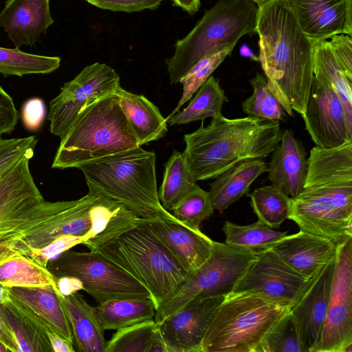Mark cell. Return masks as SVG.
I'll return each mask as SVG.
<instances>
[{"label":"cell","instance_id":"obj_1","mask_svg":"<svg viewBox=\"0 0 352 352\" xmlns=\"http://www.w3.org/2000/svg\"><path fill=\"white\" fill-rule=\"evenodd\" d=\"M289 219L337 245L352 237L351 142L310 150L303 188L290 197Z\"/></svg>","mask_w":352,"mask_h":352},{"label":"cell","instance_id":"obj_2","mask_svg":"<svg viewBox=\"0 0 352 352\" xmlns=\"http://www.w3.org/2000/svg\"><path fill=\"white\" fill-rule=\"evenodd\" d=\"M258 61L267 85L286 113L302 114L314 76V44L302 32L288 0L259 7Z\"/></svg>","mask_w":352,"mask_h":352},{"label":"cell","instance_id":"obj_3","mask_svg":"<svg viewBox=\"0 0 352 352\" xmlns=\"http://www.w3.org/2000/svg\"><path fill=\"white\" fill-rule=\"evenodd\" d=\"M146 219L120 208L102 230L83 244L139 281L157 309L179 290L190 274L153 234Z\"/></svg>","mask_w":352,"mask_h":352},{"label":"cell","instance_id":"obj_4","mask_svg":"<svg viewBox=\"0 0 352 352\" xmlns=\"http://www.w3.org/2000/svg\"><path fill=\"white\" fill-rule=\"evenodd\" d=\"M280 121L217 114L184 136L186 162L196 181L215 178L234 165L266 158L281 139Z\"/></svg>","mask_w":352,"mask_h":352},{"label":"cell","instance_id":"obj_5","mask_svg":"<svg viewBox=\"0 0 352 352\" xmlns=\"http://www.w3.org/2000/svg\"><path fill=\"white\" fill-rule=\"evenodd\" d=\"M77 168L82 172L88 189L112 200L133 215L179 221L160 203L153 151L137 146L83 164Z\"/></svg>","mask_w":352,"mask_h":352},{"label":"cell","instance_id":"obj_6","mask_svg":"<svg viewBox=\"0 0 352 352\" xmlns=\"http://www.w3.org/2000/svg\"><path fill=\"white\" fill-rule=\"evenodd\" d=\"M52 168L65 169L140 146L116 93L87 103L60 138Z\"/></svg>","mask_w":352,"mask_h":352},{"label":"cell","instance_id":"obj_7","mask_svg":"<svg viewBox=\"0 0 352 352\" xmlns=\"http://www.w3.org/2000/svg\"><path fill=\"white\" fill-rule=\"evenodd\" d=\"M259 6L252 0H219L205 11L192 30L175 45L166 59L170 83L175 85L204 56L234 48L244 35L256 32Z\"/></svg>","mask_w":352,"mask_h":352},{"label":"cell","instance_id":"obj_8","mask_svg":"<svg viewBox=\"0 0 352 352\" xmlns=\"http://www.w3.org/2000/svg\"><path fill=\"white\" fill-rule=\"evenodd\" d=\"M290 307L258 293H230L216 309L201 352H256L267 331Z\"/></svg>","mask_w":352,"mask_h":352},{"label":"cell","instance_id":"obj_9","mask_svg":"<svg viewBox=\"0 0 352 352\" xmlns=\"http://www.w3.org/2000/svg\"><path fill=\"white\" fill-rule=\"evenodd\" d=\"M31 158L21 159L0 177V264L22 255L21 239L68 204L45 200L30 172Z\"/></svg>","mask_w":352,"mask_h":352},{"label":"cell","instance_id":"obj_10","mask_svg":"<svg viewBox=\"0 0 352 352\" xmlns=\"http://www.w3.org/2000/svg\"><path fill=\"white\" fill-rule=\"evenodd\" d=\"M260 253L214 241L208 258L190 275L171 298L156 309L155 322L194 300L227 296Z\"/></svg>","mask_w":352,"mask_h":352},{"label":"cell","instance_id":"obj_11","mask_svg":"<svg viewBox=\"0 0 352 352\" xmlns=\"http://www.w3.org/2000/svg\"><path fill=\"white\" fill-rule=\"evenodd\" d=\"M47 268L56 278H78L82 289L98 303L118 298H151L135 278L93 251L67 250L50 260Z\"/></svg>","mask_w":352,"mask_h":352},{"label":"cell","instance_id":"obj_12","mask_svg":"<svg viewBox=\"0 0 352 352\" xmlns=\"http://www.w3.org/2000/svg\"><path fill=\"white\" fill-rule=\"evenodd\" d=\"M120 79L115 69L105 63H95L84 67L50 102L47 118L50 133L61 138L87 103L116 93L120 87Z\"/></svg>","mask_w":352,"mask_h":352},{"label":"cell","instance_id":"obj_13","mask_svg":"<svg viewBox=\"0 0 352 352\" xmlns=\"http://www.w3.org/2000/svg\"><path fill=\"white\" fill-rule=\"evenodd\" d=\"M317 352H352V237L338 245L327 313Z\"/></svg>","mask_w":352,"mask_h":352},{"label":"cell","instance_id":"obj_14","mask_svg":"<svg viewBox=\"0 0 352 352\" xmlns=\"http://www.w3.org/2000/svg\"><path fill=\"white\" fill-rule=\"evenodd\" d=\"M311 279L295 270L270 249L258 255L232 292L258 293L291 309Z\"/></svg>","mask_w":352,"mask_h":352},{"label":"cell","instance_id":"obj_15","mask_svg":"<svg viewBox=\"0 0 352 352\" xmlns=\"http://www.w3.org/2000/svg\"><path fill=\"white\" fill-rule=\"evenodd\" d=\"M314 74L305 109L300 115L306 131L316 146L324 148L352 142L341 100L323 76Z\"/></svg>","mask_w":352,"mask_h":352},{"label":"cell","instance_id":"obj_16","mask_svg":"<svg viewBox=\"0 0 352 352\" xmlns=\"http://www.w3.org/2000/svg\"><path fill=\"white\" fill-rule=\"evenodd\" d=\"M225 297L194 300L157 323L168 352H201L204 335Z\"/></svg>","mask_w":352,"mask_h":352},{"label":"cell","instance_id":"obj_17","mask_svg":"<svg viewBox=\"0 0 352 352\" xmlns=\"http://www.w3.org/2000/svg\"><path fill=\"white\" fill-rule=\"evenodd\" d=\"M300 28L315 43L332 36H352V0H288Z\"/></svg>","mask_w":352,"mask_h":352},{"label":"cell","instance_id":"obj_18","mask_svg":"<svg viewBox=\"0 0 352 352\" xmlns=\"http://www.w3.org/2000/svg\"><path fill=\"white\" fill-rule=\"evenodd\" d=\"M335 261L312 278L305 293L289 310L307 352H317L327 313Z\"/></svg>","mask_w":352,"mask_h":352},{"label":"cell","instance_id":"obj_19","mask_svg":"<svg viewBox=\"0 0 352 352\" xmlns=\"http://www.w3.org/2000/svg\"><path fill=\"white\" fill-rule=\"evenodd\" d=\"M146 221L153 234L190 275L210 256L214 241L201 230L162 217Z\"/></svg>","mask_w":352,"mask_h":352},{"label":"cell","instance_id":"obj_20","mask_svg":"<svg viewBox=\"0 0 352 352\" xmlns=\"http://www.w3.org/2000/svg\"><path fill=\"white\" fill-rule=\"evenodd\" d=\"M54 22L50 0H6L0 12V28L19 49L38 42Z\"/></svg>","mask_w":352,"mask_h":352},{"label":"cell","instance_id":"obj_21","mask_svg":"<svg viewBox=\"0 0 352 352\" xmlns=\"http://www.w3.org/2000/svg\"><path fill=\"white\" fill-rule=\"evenodd\" d=\"M338 245L327 239L300 230L286 235L271 250L295 270L311 278L336 260Z\"/></svg>","mask_w":352,"mask_h":352},{"label":"cell","instance_id":"obj_22","mask_svg":"<svg viewBox=\"0 0 352 352\" xmlns=\"http://www.w3.org/2000/svg\"><path fill=\"white\" fill-rule=\"evenodd\" d=\"M307 172L305 147L292 129L282 131L281 139L272 152L267 179L273 186L291 197L302 190Z\"/></svg>","mask_w":352,"mask_h":352},{"label":"cell","instance_id":"obj_23","mask_svg":"<svg viewBox=\"0 0 352 352\" xmlns=\"http://www.w3.org/2000/svg\"><path fill=\"white\" fill-rule=\"evenodd\" d=\"M56 293L72 327L75 350L104 352L107 341L94 307L78 292L68 295Z\"/></svg>","mask_w":352,"mask_h":352},{"label":"cell","instance_id":"obj_24","mask_svg":"<svg viewBox=\"0 0 352 352\" xmlns=\"http://www.w3.org/2000/svg\"><path fill=\"white\" fill-rule=\"evenodd\" d=\"M1 307L19 352H54L47 331L55 330L49 323L12 295L11 300Z\"/></svg>","mask_w":352,"mask_h":352},{"label":"cell","instance_id":"obj_25","mask_svg":"<svg viewBox=\"0 0 352 352\" xmlns=\"http://www.w3.org/2000/svg\"><path fill=\"white\" fill-rule=\"evenodd\" d=\"M267 166L263 160H249L225 170L210 184L208 191L214 210L223 212L232 204L249 194L252 183L267 173Z\"/></svg>","mask_w":352,"mask_h":352},{"label":"cell","instance_id":"obj_26","mask_svg":"<svg viewBox=\"0 0 352 352\" xmlns=\"http://www.w3.org/2000/svg\"><path fill=\"white\" fill-rule=\"evenodd\" d=\"M116 93L140 146L166 135L168 131L166 119L151 101L143 95L129 92L121 87Z\"/></svg>","mask_w":352,"mask_h":352},{"label":"cell","instance_id":"obj_27","mask_svg":"<svg viewBox=\"0 0 352 352\" xmlns=\"http://www.w3.org/2000/svg\"><path fill=\"white\" fill-rule=\"evenodd\" d=\"M9 289L12 296L49 323L56 333L74 344L71 324L53 288L16 287Z\"/></svg>","mask_w":352,"mask_h":352},{"label":"cell","instance_id":"obj_28","mask_svg":"<svg viewBox=\"0 0 352 352\" xmlns=\"http://www.w3.org/2000/svg\"><path fill=\"white\" fill-rule=\"evenodd\" d=\"M102 329L117 330L154 319L155 306L150 298H118L94 307Z\"/></svg>","mask_w":352,"mask_h":352},{"label":"cell","instance_id":"obj_29","mask_svg":"<svg viewBox=\"0 0 352 352\" xmlns=\"http://www.w3.org/2000/svg\"><path fill=\"white\" fill-rule=\"evenodd\" d=\"M314 73L323 76L341 100L349 131L352 132V78H349L336 58L328 40L314 45Z\"/></svg>","mask_w":352,"mask_h":352},{"label":"cell","instance_id":"obj_30","mask_svg":"<svg viewBox=\"0 0 352 352\" xmlns=\"http://www.w3.org/2000/svg\"><path fill=\"white\" fill-rule=\"evenodd\" d=\"M195 94L186 108L166 118L168 125L185 124L212 118L221 113L223 104L228 102L219 78L212 75Z\"/></svg>","mask_w":352,"mask_h":352},{"label":"cell","instance_id":"obj_31","mask_svg":"<svg viewBox=\"0 0 352 352\" xmlns=\"http://www.w3.org/2000/svg\"><path fill=\"white\" fill-rule=\"evenodd\" d=\"M197 186L183 152L174 150L164 164L163 181L158 190L162 206L168 211L172 210Z\"/></svg>","mask_w":352,"mask_h":352},{"label":"cell","instance_id":"obj_32","mask_svg":"<svg viewBox=\"0 0 352 352\" xmlns=\"http://www.w3.org/2000/svg\"><path fill=\"white\" fill-rule=\"evenodd\" d=\"M0 283L10 287H52L58 292L57 278L25 255L12 257L0 264Z\"/></svg>","mask_w":352,"mask_h":352},{"label":"cell","instance_id":"obj_33","mask_svg":"<svg viewBox=\"0 0 352 352\" xmlns=\"http://www.w3.org/2000/svg\"><path fill=\"white\" fill-rule=\"evenodd\" d=\"M222 230L226 244L258 252L271 249L287 235V232L276 231L259 221L245 226L226 221Z\"/></svg>","mask_w":352,"mask_h":352},{"label":"cell","instance_id":"obj_34","mask_svg":"<svg viewBox=\"0 0 352 352\" xmlns=\"http://www.w3.org/2000/svg\"><path fill=\"white\" fill-rule=\"evenodd\" d=\"M60 65L59 56L37 55L16 47H0V74L4 76L47 74L56 71Z\"/></svg>","mask_w":352,"mask_h":352},{"label":"cell","instance_id":"obj_35","mask_svg":"<svg viewBox=\"0 0 352 352\" xmlns=\"http://www.w3.org/2000/svg\"><path fill=\"white\" fill-rule=\"evenodd\" d=\"M247 195L260 222L276 229L289 219L290 197L272 184L256 188Z\"/></svg>","mask_w":352,"mask_h":352},{"label":"cell","instance_id":"obj_36","mask_svg":"<svg viewBox=\"0 0 352 352\" xmlns=\"http://www.w3.org/2000/svg\"><path fill=\"white\" fill-rule=\"evenodd\" d=\"M250 82L253 91L241 104L243 113L251 117L285 121L287 114L270 89L265 76L256 73Z\"/></svg>","mask_w":352,"mask_h":352},{"label":"cell","instance_id":"obj_37","mask_svg":"<svg viewBox=\"0 0 352 352\" xmlns=\"http://www.w3.org/2000/svg\"><path fill=\"white\" fill-rule=\"evenodd\" d=\"M157 329L154 319L118 329L104 352H148Z\"/></svg>","mask_w":352,"mask_h":352},{"label":"cell","instance_id":"obj_38","mask_svg":"<svg viewBox=\"0 0 352 352\" xmlns=\"http://www.w3.org/2000/svg\"><path fill=\"white\" fill-rule=\"evenodd\" d=\"M256 352H307L289 311L267 331Z\"/></svg>","mask_w":352,"mask_h":352},{"label":"cell","instance_id":"obj_39","mask_svg":"<svg viewBox=\"0 0 352 352\" xmlns=\"http://www.w3.org/2000/svg\"><path fill=\"white\" fill-rule=\"evenodd\" d=\"M232 50V48H228L207 54L188 72L179 81V83L182 84V94L170 116L179 111L181 107L192 98L213 72L228 56L230 55Z\"/></svg>","mask_w":352,"mask_h":352},{"label":"cell","instance_id":"obj_40","mask_svg":"<svg viewBox=\"0 0 352 352\" xmlns=\"http://www.w3.org/2000/svg\"><path fill=\"white\" fill-rule=\"evenodd\" d=\"M172 214L182 223L200 230L201 223L214 213L208 191L199 186L182 199L173 209Z\"/></svg>","mask_w":352,"mask_h":352},{"label":"cell","instance_id":"obj_41","mask_svg":"<svg viewBox=\"0 0 352 352\" xmlns=\"http://www.w3.org/2000/svg\"><path fill=\"white\" fill-rule=\"evenodd\" d=\"M37 142L34 135L11 139L0 137V177L21 159L32 157Z\"/></svg>","mask_w":352,"mask_h":352},{"label":"cell","instance_id":"obj_42","mask_svg":"<svg viewBox=\"0 0 352 352\" xmlns=\"http://www.w3.org/2000/svg\"><path fill=\"white\" fill-rule=\"evenodd\" d=\"M87 240H88L87 236L65 235L59 236L41 248L28 247L25 256L30 257L36 263L47 267L50 260L76 245L83 244Z\"/></svg>","mask_w":352,"mask_h":352},{"label":"cell","instance_id":"obj_43","mask_svg":"<svg viewBox=\"0 0 352 352\" xmlns=\"http://www.w3.org/2000/svg\"><path fill=\"white\" fill-rule=\"evenodd\" d=\"M97 8L113 12H135L155 10L163 0H86Z\"/></svg>","mask_w":352,"mask_h":352},{"label":"cell","instance_id":"obj_44","mask_svg":"<svg viewBox=\"0 0 352 352\" xmlns=\"http://www.w3.org/2000/svg\"><path fill=\"white\" fill-rule=\"evenodd\" d=\"M46 116L44 101L37 97L27 100L21 108V120L25 128L30 131H38Z\"/></svg>","mask_w":352,"mask_h":352},{"label":"cell","instance_id":"obj_45","mask_svg":"<svg viewBox=\"0 0 352 352\" xmlns=\"http://www.w3.org/2000/svg\"><path fill=\"white\" fill-rule=\"evenodd\" d=\"M332 52L346 76L352 78V36L346 34L328 39Z\"/></svg>","mask_w":352,"mask_h":352},{"label":"cell","instance_id":"obj_46","mask_svg":"<svg viewBox=\"0 0 352 352\" xmlns=\"http://www.w3.org/2000/svg\"><path fill=\"white\" fill-rule=\"evenodd\" d=\"M19 118L12 98L0 85V137L11 133Z\"/></svg>","mask_w":352,"mask_h":352},{"label":"cell","instance_id":"obj_47","mask_svg":"<svg viewBox=\"0 0 352 352\" xmlns=\"http://www.w3.org/2000/svg\"><path fill=\"white\" fill-rule=\"evenodd\" d=\"M0 342L3 343L10 352H19V347L16 340L8 326L0 305Z\"/></svg>","mask_w":352,"mask_h":352},{"label":"cell","instance_id":"obj_48","mask_svg":"<svg viewBox=\"0 0 352 352\" xmlns=\"http://www.w3.org/2000/svg\"><path fill=\"white\" fill-rule=\"evenodd\" d=\"M54 352H74V344L54 331H47Z\"/></svg>","mask_w":352,"mask_h":352},{"label":"cell","instance_id":"obj_49","mask_svg":"<svg viewBox=\"0 0 352 352\" xmlns=\"http://www.w3.org/2000/svg\"><path fill=\"white\" fill-rule=\"evenodd\" d=\"M57 286L63 295H68L82 289L81 282L76 278L63 276L57 278Z\"/></svg>","mask_w":352,"mask_h":352},{"label":"cell","instance_id":"obj_50","mask_svg":"<svg viewBox=\"0 0 352 352\" xmlns=\"http://www.w3.org/2000/svg\"><path fill=\"white\" fill-rule=\"evenodd\" d=\"M173 5L180 7L188 14H195L201 6L200 0H172Z\"/></svg>","mask_w":352,"mask_h":352},{"label":"cell","instance_id":"obj_51","mask_svg":"<svg viewBox=\"0 0 352 352\" xmlns=\"http://www.w3.org/2000/svg\"><path fill=\"white\" fill-rule=\"evenodd\" d=\"M148 352H168L166 344L158 329V327L156 330Z\"/></svg>","mask_w":352,"mask_h":352},{"label":"cell","instance_id":"obj_52","mask_svg":"<svg viewBox=\"0 0 352 352\" xmlns=\"http://www.w3.org/2000/svg\"><path fill=\"white\" fill-rule=\"evenodd\" d=\"M11 300L9 287L0 283V305Z\"/></svg>","mask_w":352,"mask_h":352},{"label":"cell","instance_id":"obj_53","mask_svg":"<svg viewBox=\"0 0 352 352\" xmlns=\"http://www.w3.org/2000/svg\"><path fill=\"white\" fill-rule=\"evenodd\" d=\"M239 52L241 56L249 58L254 61H258V57L256 56L252 50L246 45H243L241 47Z\"/></svg>","mask_w":352,"mask_h":352},{"label":"cell","instance_id":"obj_54","mask_svg":"<svg viewBox=\"0 0 352 352\" xmlns=\"http://www.w3.org/2000/svg\"><path fill=\"white\" fill-rule=\"evenodd\" d=\"M0 352H10V351L3 343L0 342Z\"/></svg>","mask_w":352,"mask_h":352},{"label":"cell","instance_id":"obj_55","mask_svg":"<svg viewBox=\"0 0 352 352\" xmlns=\"http://www.w3.org/2000/svg\"><path fill=\"white\" fill-rule=\"evenodd\" d=\"M254 2L257 3L259 6H261L264 5L265 3H267L270 0H252Z\"/></svg>","mask_w":352,"mask_h":352}]
</instances>
